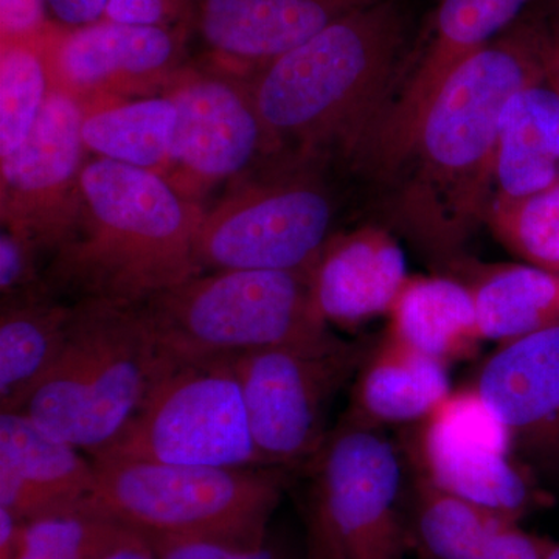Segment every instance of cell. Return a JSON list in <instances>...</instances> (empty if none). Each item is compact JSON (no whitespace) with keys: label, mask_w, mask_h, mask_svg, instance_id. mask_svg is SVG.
<instances>
[{"label":"cell","mask_w":559,"mask_h":559,"mask_svg":"<svg viewBox=\"0 0 559 559\" xmlns=\"http://www.w3.org/2000/svg\"><path fill=\"white\" fill-rule=\"evenodd\" d=\"M540 81L546 50L532 20L516 22L452 72L423 114L399 170H409L401 215L419 241L451 253L485 219L502 110L511 95Z\"/></svg>","instance_id":"cell-1"},{"label":"cell","mask_w":559,"mask_h":559,"mask_svg":"<svg viewBox=\"0 0 559 559\" xmlns=\"http://www.w3.org/2000/svg\"><path fill=\"white\" fill-rule=\"evenodd\" d=\"M81 186L79 227L44 274L55 296L139 307L204 272L197 240L205 210L160 175L98 157Z\"/></svg>","instance_id":"cell-2"},{"label":"cell","mask_w":559,"mask_h":559,"mask_svg":"<svg viewBox=\"0 0 559 559\" xmlns=\"http://www.w3.org/2000/svg\"><path fill=\"white\" fill-rule=\"evenodd\" d=\"M406 13L380 0L333 22L249 76L261 119L280 148L316 159L355 148L393 90Z\"/></svg>","instance_id":"cell-3"},{"label":"cell","mask_w":559,"mask_h":559,"mask_svg":"<svg viewBox=\"0 0 559 559\" xmlns=\"http://www.w3.org/2000/svg\"><path fill=\"white\" fill-rule=\"evenodd\" d=\"M72 305L68 344L21 412L92 460L120 436L170 359L139 307Z\"/></svg>","instance_id":"cell-4"},{"label":"cell","mask_w":559,"mask_h":559,"mask_svg":"<svg viewBox=\"0 0 559 559\" xmlns=\"http://www.w3.org/2000/svg\"><path fill=\"white\" fill-rule=\"evenodd\" d=\"M92 463L95 488L87 506L148 544L175 539L264 543L285 488L280 468H215L128 459Z\"/></svg>","instance_id":"cell-5"},{"label":"cell","mask_w":559,"mask_h":559,"mask_svg":"<svg viewBox=\"0 0 559 559\" xmlns=\"http://www.w3.org/2000/svg\"><path fill=\"white\" fill-rule=\"evenodd\" d=\"M311 270H226L193 275L139 310L173 360L235 358L334 336L312 299Z\"/></svg>","instance_id":"cell-6"},{"label":"cell","mask_w":559,"mask_h":559,"mask_svg":"<svg viewBox=\"0 0 559 559\" xmlns=\"http://www.w3.org/2000/svg\"><path fill=\"white\" fill-rule=\"evenodd\" d=\"M100 459L267 468L250 433L234 358L168 360L120 436L92 460Z\"/></svg>","instance_id":"cell-7"},{"label":"cell","mask_w":559,"mask_h":559,"mask_svg":"<svg viewBox=\"0 0 559 559\" xmlns=\"http://www.w3.org/2000/svg\"><path fill=\"white\" fill-rule=\"evenodd\" d=\"M370 347L340 336L235 356L250 433L264 466L294 468L329 440L331 404L358 374Z\"/></svg>","instance_id":"cell-8"},{"label":"cell","mask_w":559,"mask_h":559,"mask_svg":"<svg viewBox=\"0 0 559 559\" xmlns=\"http://www.w3.org/2000/svg\"><path fill=\"white\" fill-rule=\"evenodd\" d=\"M261 173L204 213L197 240L201 270H311L333 226L330 191L305 162Z\"/></svg>","instance_id":"cell-9"},{"label":"cell","mask_w":559,"mask_h":559,"mask_svg":"<svg viewBox=\"0 0 559 559\" xmlns=\"http://www.w3.org/2000/svg\"><path fill=\"white\" fill-rule=\"evenodd\" d=\"M311 466L310 518L341 559H403L400 457L380 429L341 421Z\"/></svg>","instance_id":"cell-10"},{"label":"cell","mask_w":559,"mask_h":559,"mask_svg":"<svg viewBox=\"0 0 559 559\" xmlns=\"http://www.w3.org/2000/svg\"><path fill=\"white\" fill-rule=\"evenodd\" d=\"M164 95L178 119L160 176L186 200L198 202L216 183L282 150L261 119L249 79L234 70L183 66Z\"/></svg>","instance_id":"cell-11"},{"label":"cell","mask_w":559,"mask_h":559,"mask_svg":"<svg viewBox=\"0 0 559 559\" xmlns=\"http://www.w3.org/2000/svg\"><path fill=\"white\" fill-rule=\"evenodd\" d=\"M84 109L51 90L20 148L0 157L2 229L53 255L75 234L83 213Z\"/></svg>","instance_id":"cell-12"},{"label":"cell","mask_w":559,"mask_h":559,"mask_svg":"<svg viewBox=\"0 0 559 559\" xmlns=\"http://www.w3.org/2000/svg\"><path fill=\"white\" fill-rule=\"evenodd\" d=\"M414 462L436 487L521 521L536 502L499 415L474 385L451 392L418 423Z\"/></svg>","instance_id":"cell-13"},{"label":"cell","mask_w":559,"mask_h":559,"mask_svg":"<svg viewBox=\"0 0 559 559\" xmlns=\"http://www.w3.org/2000/svg\"><path fill=\"white\" fill-rule=\"evenodd\" d=\"M190 38L180 28L102 20L84 27L51 22L47 32L51 90L70 95L84 112L167 90L183 68Z\"/></svg>","instance_id":"cell-14"},{"label":"cell","mask_w":559,"mask_h":559,"mask_svg":"<svg viewBox=\"0 0 559 559\" xmlns=\"http://www.w3.org/2000/svg\"><path fill=\"white\" fill-rule=\"evenodd\" d=\"M530 0H441L432 39L403 86L360 135L352 156L374 173L400 170L423 114L452 72L513 27Z\"/></svg>","instance_id":"cell-15"},{"label":"cell","mask_w":559,"mask_h":559,"mask_svg":"<svg viewBox=\"0 0 559 559\" xmlns=\"http://www.w3.org/2000/svg\"><path fill=\"white\" fill-rule=\"evenodd\" d=\"M474 388L502 419L522 468L559 479V326L500 345Z\"/></svg>","instance_id":"cell-16"},{"label":"cell","mask_w":559,"mask_h":559,"mask_svg":"<svg viewBox=\"0 0 559 559\" xmlns=\"http://www.w3.org/2000/svg\"><path fill=\"white\" fill-rule=\"evenodd\" d=\"M380 0H194L190 39L216 64L255 73L333 22Z\"/></svg>","instance_id":"cell-17"},{"label":"cell","mask_w":559,"mask_h":559,"mask_svg":"<svg viewBox=\"0 0 559 559\" xmlns=\"http://www.w3.org/2000/svg\"><path fill=\"white\" fill-rule=\"evenodd\" d=\"M95 488L92 460L24 412H0V509L24 521L84 506Z\"/></svg>","instance_id":"cell-18"},{"label":"cell","mask_w":559,"mask_h":559,"mask_svg":"<svg viewBox=\"0 0 559 559\" xmlns=\"http://www.w3.org/2000/svg\"><path fill=\"white\" fill-rule=\"evenodd\" d=\"M310 274L319 314L344 329L388 316L409 278L400 242L377 226L331 237Z\"/></svg>","instance_id":"cell-19"},{"label":"cell","mask_w":559,"mask_h":559,"mask_svg":"<svg viewBox=\"0 0 559 559\" xmlns=\"http://www.w3.org/2000/svg\"><path fill=\"white\" fill-rule=\"evenodd\" d=\"M356 377L342 423L362 428L418 425L452 392L447 364L388 333L377 347H370Z\"/></svg>","instance_id":"cell-20"},{"label":"cell","mask_w":559,"mask_h":559,"mask_svg":"<svg viewBox=\"0 0 559 559\" xmlns=\"http://www.w3.org/2000/svg\"><path fill=\"white\" fill-rule=\"evenodd\" d=\"M73 305L47 286L3 297L0 310V411L21 412L68 344Z\"/></svg>","instance_id":"cell-21"},{"label":"cell","mask_w":559,"mask_h":559,"mask_svg":"<svg viewBox=\"0 0 559 559\" xmlns=\"http://www.w3.org/2000/svg\"><path fill=\"white\" fill-rule=\"evenodd\" d=\"M385 333L443 364L471 358L481 342L473 294L462 280H406L389 311Z\"/></svg>","instance_id":"cell-22"},{"label":"cell","mask_w":559,"mask_h":559,"mask_svg":"<svg viewBox=\"0 0 559 559\" xmlns=\"http://www.w3.org/2000/svg\"><path fill=\"white\" fill-rule=\"evenodd\" d=\"M559 179V91L547 81L511 95L499 121L498 197L524 198Z\"/></svg>","instance_id":"cell-23"},{"label":"cell","mask_w":559,"mask_h":559,"mask_svg":"<svg viewBox=\"0 0 559 559\" xmlns=\"http://www.w3.org/2000/svg\"><path fill=\"white\" fill-rule=\"evenodd\" d=\"M468 285L481 341L500 345L559 326V274L532 264L479 267Z\"/></svg>","instance_id":"cell-24"},{"label":"cell","mask_w":559,"mask_h":559,"mask_svg":"<svg viewBox=\"0 0 559 559\" xmlns=\"http://www.w3.org/2000/svg\"><path fill=\"white\" fill-rule=\"evenodd\" d=\"M176 119L175 105L165 95L117 103L84 116V145L103 159L160 175L170 157Z\"/></svg>","instance_id":"cell-25"},{"label":"cell","mask_w":559,"mask_h":559,"mask_svg":"<svg viewBox=\"0 0 559 559\" xmlns=\"http://www.w3.org/2000/svg\"><path fill=\"white\" fill-rule=\"evenodd\" d=\"M513 520L415 474L412 533L430 559H477L492 530ZM518 521V520H516Z\"/></svg>","instance_id":"cell-26"},{"label":"cell","mask_w":559,"mask_h":559,"mask_svg":"<svg viewBox=\"0 0 559 559\" xmlns=\"http://www.w3.org/2000/svg\"><path fill=\"white\" fill-rule=\"evenodd\" d=\"M49 27L31 38L0 39V157L25 142L49 97Z\"/></svg>","instance_id":"cell-27"},{"label":"cell","mask_w":559,"mask_h":559,"mask_svg":"<svg viewBox=\"0 0 559 559\" xmlns=\"http://www.w3.org/2000/svg\"><path fill=\"white\" fill-rule=\"evenodd\" d=\"M484 221L513 255L559 274V179L524 198L495 194Z\"/></svg>","instance_id":"cell-28"},{"label":"cell","mask_w":559,"mask_h":559,"mask_svg":"<svg viewBox=\"0 0 559 559\" xmlns=\"http://www.w3.org/2000/svg\"><path fill=\"white\" fill-rule=\"evenodd\" d=\"M132 536L84 503L28 521L21 559H105Z\"/></svg>","instance_id":"cell-29"},{"label":"cell","mask_w":559,"mask_h":559,"mask_svg":"<svg viewBox=\"0 0 559 559\" xmlns=\"http://www.w3.org/2000/svg\"><path fill=\"white\" fill-rule=\"evenodd\" d=\"M39 250L31 241L2 229L0 234V293L17 296L44 288V275L38 271Z\"/></svg>","instance_id":"cell-30"},{"label":"cell","mask_w":559,"mask_h":559,"mask_svg":"<svg viewBox=\"0 0 559 559\" xmlns=\"http://www.w3.org/2000/svg\"><path fill=\"white\" fill-rule=\"evenodd\" d=\"M150 546L154 559H283L270 540L248 546L215 539H175Z\"/></svg>","instance_id":"cell-31"},{"label":"cell","mask_w":559,"mask_h":559,"mask_svg":"<svg viewBox=\"0 0 559 559\" xmlns=\"http://www.w3.org/2000/svg\"><path fill=\"white\" fill-rule=\"evenodd\" d=\"M194 0H110L105 20L180 28L189 35Z\"/></svg>","instance_id":"cell-32"},{"label":"cell","mask_w":559,"mask_h":559,"mask_svg":"<svg viewBox=\"0 0 559 559\" xmlns=\"http://www.w3.org/2000/svg\"><path fill=\"white\" fill-rule=\"evenodd\" d=\"M557 544L522 528L520 521L506 520L492 530L477 559H547Z\"/></svg>","instance_id":"cell-33"},{"label":"cell","mask_w":559,"mask_h":559,"mask_svg":"<svg viewBox=\"0 0 559 559\" xmlns=\"http://www.w3.org/2000/svg\"><path fill=\"white\" fill-rule=\"evenodd\" d=\"M51 22L46 0H0V39L40 35Z\"/></svg>","instance_id":"cell-34"},{"label":"cell","mask_w":559,"mask_h":559,"mask_svg":"<svg viewBox=\"0 0 559 559\" xmlns=\"http://www.w3.org/2000/svg\"><path fill=\"white\" fill-rule=\"evenodd\" d=\"M50 20L76 28L105 20L110 0H46Z\"/></svg>","instance_id":"cell-35"},{"label":"cell","mask_w":559,"mask_h":559,"mask_svg":"<svg viewBox=\"0 0 559 559\" xmlns=\"http://www.w3.org/2000/svg\"><path fill=\"white\" fill-rule=\"evenodd\" d=\"M27 521L0 509V559H21Z\"/></svg>","instance_id":"cell-36"},{"label":"cell","mask_w":559,"mask_h":559,"mask_svg":"<svg viewBox=\"0 0 559 559\" xmlns=\"http://www.w3.org/2000/svg\"><path fill=\"white\" fill-rule=\"evenodd\" d=\"M543 38L547 57L559 61V0H547L538 17H532Z\"/></svg>","instance_id":"cell-37"},{"label":"cell","mask_w":559,"mask_h":559,"mask_svg":"<svg viewBox=\"0 0 559 559\" xmlns=\"http://www.w3.org/2000/svg\"><path fill=\"white\" fill-rule=\"evenodd\" d=\"M305 559H341L323 530L311 518L308 520V547Z\"/></svg>","instance_id":"cell-38"},{"label":"cell","mask_w":559,"mask_h":559,"mask_svg":"<svg viewBox=\"0 0 559 559\" xmlns=\"http://www.w3.org/2000/svg\"><path fill=\"white\" fill-rule=\"evenodd\" d=\"M105 559H154V554L150 544L135 535Z\"/></svg>","instance_id":"cell-39"},{"label":"cell","mask_w":559,"mask_h":559,"mask_svg":"<svg viewBox=\"0 0 559 559\" xmlns=\"http://www.w3.org/2000/svg\"><path fill=\"white\" fill-rule=\"evenodd\" d=\"M546 50V49H544ZM546 81L559 91V61L554 58L547 57L546 53Z\"/></svg>","instance_id":"cell-40"},{"label":"cell","mask_w":559,"mask_h":559,"mask_svg":"<svg viewBox=\"0 0 559 559\" xmlns=\"http://www.w3.org/2000/svg\"><path fill=\"white\" fill-rule=\"evenodd\" d=\"M547 559H559V543L555 546V549L550 551L549 557Z\"/></svg>","instance_id":"cell-41"}]
</instances>
